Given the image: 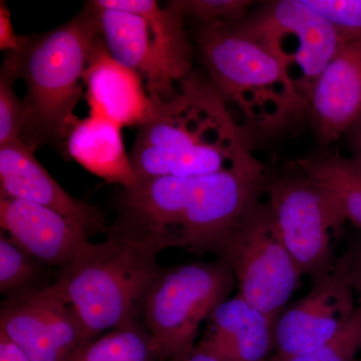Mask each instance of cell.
Wrapping results in <instances>:
<instances>
[{
	"instance_id": "cell-1",
	"label": "cell",
	"mask_w": 361,
	"mask_h": 361,
	"mask_svg": "<svg viewBox=\"0 0 361 361\" xmlns=\"http://www.w3.org/2000/svg\"><path fill=\"white\" fill-rule=\"evenodd\" d=\"M264 167L198 177H159L123 188L116 224L165 249L219 257L223 246L266 189Z\"/></svg>"
},
{
	"instance_id": "cell-2",
	"label": "cell",
	"mask_w": 361,
	"mask_h": 361,
	"mask_svg": "<svg viewBox=\"0 0 361 361\" xmlns=\"http://www.w3.org/2000/svg\"><path fill=\"white\" fill-rule=\"evenodd\" d=\"M130 161L137 179L198 177L263 166L245 129L205 75L194 70L137 128Z\"/></svg>"
},
{
	"instance_id": "cell-3",
	"label": "cell",
	"mask_w": 361,
	"mask_h": 361,
	"mask_svg": "<svg viewBox=\"0 0 361 361\" xmlns=\"http://www.w3.org/2000/svg\"><path fill=\"white\" fill-rule=\"evenodd\" d=\"M160 243L114 223L108 236L59 269L54 285L92 341L139 322L142 299L160 269Z\"/></svg>"
},
{
	"instance_id": "cell-4",
	"label": "cell",
	"mask_w": 361,
	"mask_h": 361,
	"mask_svg": "<svg viewBox=\"0 0 361 361\" xmlns=\"http://www.w3.org/2000/svg\"><path fill=\"white\" fill-rule=\"evenodd\" d=\"M101 37L94 1L63 25L28 37L18 56V78L26 87L27 126L23 141L35 149L45 142H61L80 118L75 115L85 77Z\"/></svg>"
},
{
	"instance_id": "cell-5",
	"label": "cell",
	"mask_w": 361,
	"mask_h": 361,
	"mask_svg": "<svg viewBox=\"0 0 361 361\" xmlns=\"http://www.w3.org/2000/svg\"><path fill=\"white\" fill-rule=\"evenodd\" d=\"M195 39L204 73L246 127L269 134L298 118L279 61L238 23H197Z\"/></svg>"
},
{
	"instance_id": "cell-6",
	"label": "cell",
	"mask_w": 361,
	"mask_h": 361,
	"mask_svg": "<svg viewBox=\"0 0 361 361\" xmlns=\"http://www.w3.org/2000/svg\"><path fill=\"white\" fill-rule=\"evenodd\" d=\"M111 58L137 73L154 104L170 99L195 70L184 16L168 2L94 0Z\"/></svg>"
},
{
	"instance_id": "cell-7",
	"label": "cell",
	"mask_w": 361,
	"mask_h": 361,
	"mask_svg": "<svg viewBox=\"0 0 361 361\" xmlns=\"http://www.w3.org/2000/svg\"><path fill=\"white\" fill-rule=\"evenodd\" d=\"M224 261L161 267L142 299L139 322L155 339L161 361H176L195 344L202 323L234 287Z\"/></svg>"
},
{
	"instance_id": "cell-8",
	"label": "cell",
	"mask_w": 361,
	"mask_h": 361,
	"mask_svg": "<svg viewBox=\"0 0 361 361\" xmlns=\"http://www.w3.org/2000/svg\"><path fill=\"white\" fill-rule=\"evenodd\" d=\"M238 26L279 61L299 116L310 111L318 80L342 44L329 21L303 0H280Z\"/></svg>"
},
{
	"instance_id": "cell-9",
	"label": "cell",
	"mask_w": 361,
	"mask_h": 361,
	"mask_svg": "<svg viewBox=\"0 0 361 361\" xmlns=\"http://www.w3.org/2000/svg\"><path fill=\"white\" fill-rule=\"evenodd\" d=\"M238 294L277 323L302 276L285 245L267 201H258L227 239L219 257Z\"/></svg>"
},
{
	"instance_id": "cell-10",
	"label": "cell",
	"mask_w": 361,
	"mask_h": 361,
	"mask_svg": "<svg viewBox=\"0 0 361 361\" xmlns=\"http://www.w3.org/2000/svg\"><path fill=\"white\" fill-rule=\"evenodd\" d=\"M267 203L302 275L313 280L334 268L332 245L348 222L334 197L301 171L267 180Z\"/></svg>"
},
{
	"instance_id": "cell-11",
	"label": "cell",
	"mask_w": 361,
	"mask_h": 361,
	"mask_svg": "<svg viewBox=\"0 0 361 361\" xmlns=\"http://www.w3.org/2000/svg\"><path fill=\"white\" fill-rule=\"evenodd\" d=\"M0 332L32 361H71L92 341L54 283L4 298Z\"/></svg>"
},
{
	"instance_id": "cell-12",
	"label": "cell",
	"mask_w": 361,
	"mask_h": 361,
	"mask_svg": "<svg viewBox=\"0 0 361 361\" xmlns=\"http://www.w3.org/2000/svg\"><path fill=\"white\" fill-rule=\"evenodd\" d=\"M357 306L355 292L334 265L314 280L307 295L280 315L275 327V355L295 356L319 348L343 329Z\"/></svg>"
},
{
	"instance_id": "cell-13",
	"label": "cell",
	"mask_w": 361,
	"mask_h": 361,
	"mask_svg": "<svg viewBox=\"0 0 361 361\" xmlns=\"http://www.w3.org/2000/svg\"><path fill=\"white\" fill-rule=\"evenodd\" d=\"M1 232L47 268L66 267L92 246L90 235L51 209L20 199L0 197Z\"/></svg>"
},
{
	"instance_id": "cell-14",
	"label": "cell",
	"mask_w": 361,
	"mask_h": 361,
	"mask_svg": "<svg viewBox=\"0 0 361 361\" xmlns=\"http://www.w3.org/2000/svg\"><path fill=\"white\" fill-rule=\"evenodd\" d=\"M0 197L51 209L82 226L90 236L110 229L103 212L66 192L23 140L0 146Z\"/></svg>"
},
{
	"instance_id": "cell-15",
	"label": "cell",
	"mask_w": 361,
	"mask_h": 361,
	"mask_svg": "<svg viewBox=\"0 0 361 361\" xmlns=\"http://www.w3.org/2000/svg\"><path fill=\"white\" fill-rule=\"evenodd\" d=\"M318 141L336 142L361 114V39L342 42L323 71L310 108Z\"/></svg>"
},
{
	"instance_id": "cell-16",
	"label": "cell",
	"mask_w": 361,
	"mask_h": 361,
	"mask_svg": "<svg viewBox=\"0 0 361 361\" xmlns=\"http://www.w3.org/2000/svg\"><path fill=\"white\" fill-rule=\"evenodd\" d=\"M90 114L123 127H141L154 103L142 78L111 58L104 40H97L85 77Z\"/></svg>"
},
{
	"instance_id": "cell-17",
	"label": "cell",
	"mask_w": 361,
	"mask_h": 361,
	"mask_svg": "<svg viewBox=\"0 0 361 361\" xmlns=\"http://www.w3.org/2000/svg\"><path fill=\"white\" fill-rule=\"evenodd\" d=\"M207 336L225 360L265 361L275 348L276 322L236 294L213 310Z\"/></svg>"
},
{
	"instance_id": "cell-18",
	"label": "cell",
	"mask_w": 361,
	"mask_h": 361,
	"mask_svg": "<svg viewBox=\"0 0 361 361\" xmlns=\"http://www.w3.org/2000/svg\"><path fill=\"white\" fill-rule=\"evenodd\" d=\"M65 149L78 165L106 183L130 188L139 180L123 145L122 128L103 116L90 114L78 120Z\"/></svg>"
},
{
	"instance_id": "cell-19",
	"label": "cell",
	"mask_w": 361,
	"mask_h": 361,
	"mask_svg": "<svg viewBox=\"0 0 361 361\" xmlns=\"http://www.w3.org/2000/svg\"><path fill=\"white\" fill-rule=\"evenodd\" d=\"M297 169L326 189L341 206L348 222L361 229V161L338 154L298 161Z\"/></svg>"
},
{
	"instance_id": "cell-20",
	"label": "cell",
	"mask_w": 361,
	"mask_h": 361,
	"mask_svg": "<svg viewBox=\"0 0 361 361\" xmlns=\"http://www.w3.org/2000/svg\"><path fill=\"white\" fill-rule=\"evenodd\" d=\"M71 361H161V355L148 329L135 322L97 337Z\"/></svg>"
},
{
	"instance_id": "cell-21",
	"label": "cell",
	"mask_w": 361,
	"mask_h": 361,
	"mask_svg": "<svg viewBox=\"0 0 361 361\" xmlns=\"http://www.w3.org/2000/svg\"><path fill=\"white\" fill-rule=\"evenodd\" d=\"M47 268L0 233V292L4 298L49 285L44 282Z\"/></svg>"
},
{
	"instance_id": "cell-22",
	"label": "cell",
	"mask_w": 361,
	"mask_h": 361,
	"mask_svg": "<svg viewBox=\"0 0 361 361\" xmlns=\"http://www.w3.org/2000/svg\"><path fill=\"white\" fill-rule=\"evenodd\" d=\"M18 56L6 54L0 71V146L20 141L25 137L27 114L23 99L16 94Z\"/></svg>"
},
{
	"instance_id": "cell-23",
	"label": "cell",
	"mask_w": 361,
	"mask_h": 361,
	"mask_svg": "<svg viewBox=\"0 0 361 361\" xmlns=\"http://www.w3.org/2000/svg\"><path fill=\"white\" fill-rule=\"evenodd\" d=\"M361 353V304L341 331L319 348L295 356L274 355L269 361H355Z\"/></svg>"
},
{
	"instance_id": "cell-24",
	"label": "cell",
	"mask_w": 361,
	"mask_h": 361,
	"mask_svg": "<svg viewBox=\"0 0 361 361\" xmlns=\"http://www.w3.org/2000/svg\"><path fill=\"white\" fill-rule=\"evenodd\" d=\"M183 16H190L199 25H236L246 18L248 0H174L168 1Z\"/></svg>"
},
{
	"instance_id": "cell-25",
	"label": "cell",
	"mask_w": 361,
	"mask_h": 361,
	"mask_svg": "<svg viewBox=\"0 0 361 361\" xmlns=\"http://www.w3.org/2000/svg\"><path fill=\"white\" fill-rule=\"evenodd\" d=\"M329 21L342 42L361 39V0H303Z\"/></svg>"
},
{
	"instance_id": "cell-26",
	"label": "cell",
	"mask_w": 361,
	"mask_h": 361,
	"mask_svg": "<svg viewBox=\"0 0 361 361\" xmlns=\"http://www.w3.org/2000/svg\"><path fill=\"white\" fill-rule=\"evenodd\" d=\"M355 292L361 304V236L351 241L341 258L334 263Z\"/></svg>"
},
{
	"instance_id": "cell-27",
	"label": "cell",
	"mask_w": 361,
	"mask_h": 361,
	"mask_svg": "<svg viewBox=\"0 0 361 361\" xmlns=\"http://www.w3.org/2000/svg\"><path fill=\"white\" fill-rule=\"evenodd\" d=\"M27 37H20L14 32L11 13L6 2L0 1V49L2 51L20 52L27 44Z\"/></svg>"
},
{
	"instance_id": "cell-28",
	"label": "cell",
	"mask_w": 361,
	"mask_h": 361,
	"mask_svg": "<svg viewBox=\"0 0 361 361\" xmlns=\"http://www.w3.org/2000/svg\"><path fill=\"white\" fill-rule=\"evenodd\" d=\"M218 349L213 342L204 337L202 341L197 342L193 348L186 355L176 361H224Z\"/></svg>"
},
{
	"instance_id": "cell-29",
	"label": "cell",
	"mask_w": 361,
	"mask_h": 361,
	"mask_svg": "<svg viewBox=\"0 0 361 361\" xmlns=\"http://www.w3.org/2000/svg\"><path fill=\"white\" fill-rule=\"evenodd\" d=\"M0 361H32L25 351L0 332Z\"/></svg>"
},
{
	"instance_id": "cell-30",
	"label": "cell",
	"mask_w": 361,
	"mask_h": 361,
	"mask_svg": "<svg viewBox=\"0 0 361 361\" xmlns=\"http://www.w3.org/2000/svg\"><path fill=\"white\" fill-rule=\"evenodd\" d=\"M345 134L348 135L351 149H353V156L361 161V114Z\"/></svg>"
},
{
	"instance_id": "cell-31",
	"label": "cell",
	"mask_w": 361,
	"mask_h": 361,
	"mask_svg": "<svg viewBox=\"0 0 361 361\" xmlns=\"http://www.w3.org/2000/svg\"><path fill=\"white\" fill-rule=\"evenodd\" d=\"M224 361H228V360H224Z\"/></svg>"
},
{
	"instance_id": "cell-32",
	"label": "cell",
	"mask_w": 361,
	"mask_h": 361,
	"mask_svg": "<svg viewBox=\"0 0 361 361\" xmlns=\"http://www.w3.org/2000/svg\"><path fill=\"white\" fill-rule=\"evenodd\" d=\"M360 361H361V360Z\"/></svg>"
}]
</instances>
